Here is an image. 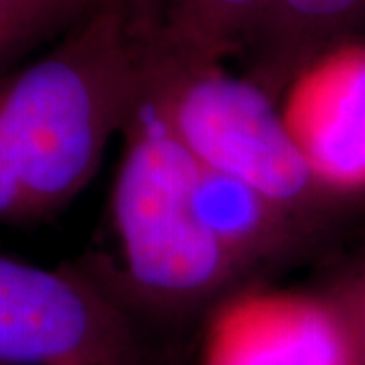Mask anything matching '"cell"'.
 <instances>
[{
	"label": "cell",
	"instance_id": "8",
	"mask_svg": "<svg viewBox=\"0 0 365 365\" xmlns=\"http://www.w3.org/2000/svg\"><path fill=\"white\" fill-rule=\"evenodd\" d=\"M365 23V0H268L242 51L248 76L276 100L319 53L353 37Z\"/></svg>",
	"mask_w": 365,
	"mask_h": 365
},
{
	"label": "cell",
	"instance_id": "5",
	"mask_svg": "<svg viewBox=\"0 0 365 365\" xmlns=\"http://www.w3.org/2000/svg\"><path fill=\"white\" fill-rule=\"evenodd\" d=\"M278 104L321 193H365V41H341L307 61Z\"/></svg>",
	"mask_w": 365,
	"mask_h": 365
},
{
	"label": "cell",
	"instance_id": "6",
	"mask_svg": "<svg viewBox=\"0 0 365 365\" xmlns=\"http://www.w3.org/2000/svg\"><path fill=\"white\" fill-rule=\"evenodd\" d=\"M201 365H359V359L335 300L252 290L213 314Z\"/></svg>",
	"mask_w": 365,
	"mask_h": 365
},
{
	"label": "cell",
	"instance_id": "3",
	"mask_svg": "<svg viewBox=\"0 0 365 365\" xmlns=\"http://www.w3.org/2000/svg\"><path fill=\"white\" fill-rule=\"evenodd\" d=\"M144 91L199 167L235 177L292 211L321 193L278 100L223 63L169 66L143 57Z\"/></svg>",
	"mask_w": 365,
	"mask_h": 365
},
{
	"label": "cell",
	"instance_id": "1",
	"mask_svg": "<svg viewBox=\"0 0 365 365\" xmlns=\"http://www.w3.org/2000/svg\"><path fill=\"white\" fill-rule=\"evenodd\" d=\"M143 83V53L124 13L112 9H96L37 61L0 76V140L31 220L63 209L90 185Z\"/></svg>",
	"mask_w": 365,
	"mask_h": 365
},
{
	"label": "cell",
	"instance_id": "4",
	"mask_svg": "<svg viewBox=\"0 0 365 365\" xmlns=\"http://www.w3.org/2000/svg\"><path fill=\"white\" fill-rule=\"evenodd\" d=\"M128 323L104 290L63 268L0 254V365H130Z\"/></svg>",
	"mask_w": 365,
	"mask_h": 365
},
{
	"label": "cell",
	"instance_id": "2",
	"mask_svg": "<svg viewBox=\"0 0 365 365\" xmlns=\"http://www.w3.org/2000/svg\"><path fill=\"white\" fill-rule=\"evenodd\" d=\"M122 140L112 217L126 278L136 294L158 307H189L232 284L244 274L242 268L195 213L197 163L144 83Z\"/></svg>",
	"mask_w": 365,
	"mask_h": 365
},
{
	"label": "cell",
	"instance_id": "12",
	"mask_svg": "<svg viewBox=\"0 0 365 365\" xmlns=\"http://www.w3.org/2000/svg\"><path fill=\"white\" fill-rule=\"evenodd\" d=\"M335 302L339 304L347 319V325L351 329L359 365H365V270L353 278Z\"/></svg>",
	"mask_w": 365,
	"mask_h": 365
},
{
	"label": "cell",
	"instance_id": "9",
	"mask_svg": "<svg viewBox=\"0 0 365 365\" xmlns=\"http://www.w3.org/2000/svg\"><path fill=\"white\" fill-rule=\"evenodd\" d=\"M193 205L201 225L246 272L294 240L299 213L254 185L197 165Z\"/></svg>",
	"mask_w": 365,
	"mask_h": 365
},
{
	"label": "cell",
	"instance_id": "13",
	"mask_svg": "<svg viewBox=\"0 0 365 365\" xmlns=\"http://www.w3.org/2000/svg\"><path fill=\"white\" fill-rule=\"evenodd\" d=\"M130 2L132 0H98L100 9H112V11H120V13H126Z\"/></svg>",
	"mask_w": 365,
	"mask_h": 365
},
{
	"label": "cell",
	"instance_id": "10",
	"mask_svg": "<svg viewBox=\"0 0 365 365\" xmlns=\"http://www.w3.org/2000/svg\"><path fill=\"white\" fill-rule=\"evenodd\" d=\"M98 0H0V76L37 47L86 21Z\"/></svg>",
	"mask_w": 365,
	"mask_h": 365
},
{
	"label": "cell",
	"instance_id": "7",
	"mask_svg": "<svg viewBox=\"0 0 365 365\" xmlns=\"http://www.w3.org/2000/svg\"><path fill=\"white\" fill-rule=\"evenodd\" d=\"M268 0H132L124 13L153 63H223L242 51Z\"/></svg>",
	"mask_w": 365,
	"mask_h": 365
},
{
	"label": "cell",
	"instance_id": "11",
	"mask_svg": "<svg viewBox=\"0 0 365 365\" xmlns=\"http://www.w3.org/2000/svg\"><path fill=\"white\" fill-rule=\"evenodd\" d=\"M0 222H31L23 182L2 140H0Z\"/></svg>",
	"mask_w": 365,
	"mask_h": 365
}]
</instances>
